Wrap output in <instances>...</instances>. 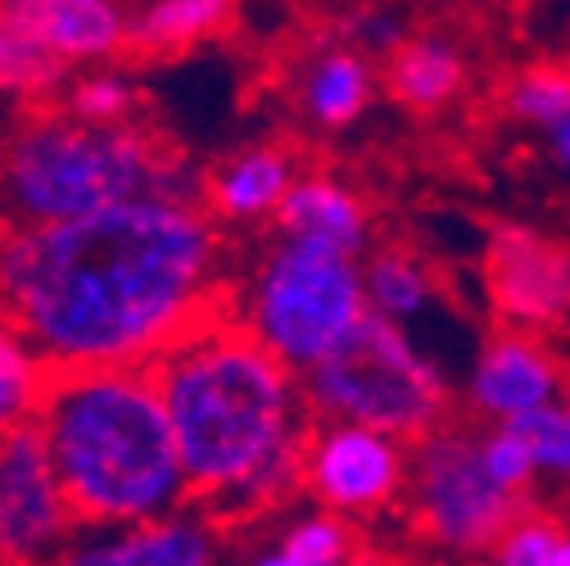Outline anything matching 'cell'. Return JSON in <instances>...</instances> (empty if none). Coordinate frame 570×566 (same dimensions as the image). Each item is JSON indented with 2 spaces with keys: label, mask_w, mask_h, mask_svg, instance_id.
I'll return each mask as SVG.
<instances>
[{
  "label": "cell",
  "mask_w": 570,
  "mask_h": 566,
  "mask_svg": "<svg viewBox=\"0 0 570 566\" xmlns=\"http://www.w3.org/2000/svg\"><path fill=\"white\" fill-rule=\"evenodd\" d=\"M218 232L195 195H136L0 241V304L55 368H155L213 313Z\"/></svg>",
  "instance_id": "obj_1"
},
{
  "label": "cell",
  "mask_w": 570,
  "mask_h": 566,
  "mask_svg": "<svg viewBox=\"0 0 570 566\" xmlns=\"http://www.w3.org/2000/svg\"><path fill=\"white\" fill-rule=\"evenodd\" d=\"M190 499L213 521H249L304 485L308 390L236 318L208 313L155 363Z\"/></svg>",
  "instance_id": "obj_2"
},
{
  "label": "cell",
  "mask_w": 570,
  "mask_h": 566,
  "mask_svg": "<svg viewBox=\"0 0 570 566\" xmlns=\"http://www.w3.org/2000/svg\"><path fill=\"white\" fill-rule=\"evenodd\" d=\"M37 421L82 526L155 521L195 504L155 368L50 372Z\"/></svg>",
  "instance_id": "obj_3"
},
{
  "label": "cell",
  "mask_w": 570,
  "mask_h": 566,
  "mask_svg": "<svg viewBox=\"0 0 570 566\" xmlns=\"http://www.w3.org/2000/svg\"><path fill=\"white\" fill-rule=\"evenodd\" d=\"M155 191L195 195V177L131 123L37 118L0 150V204L14 227L63 223Z\"/></svg>",
  "instance_id": "obj_4"
},
{
  "label": "cell",
  "mask_w": 570,
  "mask_h": 566,
  "mask_svg": "<svg viewBox=\"0 0 570 566\" xmlns=\"http://www.w3.org/2000/svg\"><path fill=\"white\" fill-rule=\"evenodd\" d=\"M363 313L367 281L358 254L317 236L281 232L240 286L232 318L304 377L363 322Z\"/></svg>",
  "instance_id": "obj_5"
},
{
  "label": "cell",
  "mask_w": 570,
  "mask_h": 566,
  "mask_svg": "<svg viewBox=\"0 0 570 566\" xmlns=\"http://www.w3.org/2000/svg\"><path fill=\"white\" fill-rule=\"evenodd\" d=\"M304 390L317 417L363 421L407 445L444 427L449 417L444 368L416 349L403 322L372 309L313 372H304Z\"/></svg>",
  "instance_id": "obj_6"
},
{
  "label": "cell",
  "mask_w": 570,
  "mask_h": 566,
  "mask_svg": "<svg viewBox=\"0 0 570 566\" xmlns=\"http://www.w3.org/2000/svg\"><path fill=\"white\" fill-rule=\"evenodd\" d=\"M407 494L421 530L458 557L493 553L503 530L525 513V494H512L489 476L480 436L462 427H435L416 440L407 462Z\"/></svg>",
  "instance_id": "obj_7"
},
{
  "label": "cell",
  "mask_w": 570,
  "mask_h": 566,
  "mask_svg": "<svg viewBox=\"0 0 570 566\" xmlns=\"http://www.w3.org/2000/svg\"><path fill=\"white\" fill-rule=\"evenodd\" d=\"M78 526L41 421H23L0 436V562L50 566L73 544Z\"/></svg>",
  "instance_id": "obj_8"
},
{
  "label": "cell",
  "mask_w": 570,
  "mask_h": 566,
  "mask_svg": "<svg viewBox=\"0 0 570 566\" xmlns=\"http://www.w3.org/2000/svg\"><path fill=\"white\" fill-rule=\"evenodd\" d=\"M407 462V440L363 421H326L304 445V485L340 517H372L403 494Z\"/></svg>",
  "instance_id": "obj_9"
},
{
  "label": "cell",
  "mask_w": 570,
  "mask_h": 566,
  "mask_svg": "<svg viewBox=\"0 0 570 566\" xmlns=\"http://www.w3.org/2000/svg\"><path fill=\"white\" fill-rule=\"evenodd\" d=\"M484 291L517 331L570 326V250L534 227H498L484 250Z\"/></svg>",
  "instance_id": "obj_10"
},
{
  "label": "cell",
  "mask_w": 570,
  "mask_h": 566,
  "mask_svg": "<svg viewBox=\"0 0 570 566\" xmlns=\"http://www.w3.org/2000/svg\"><path fill=\"white\" fill-rule=\"evenodd\" d=\"M570 377L557 353L534 331H498L484 340L466 372V399L484 421H521L557 399H566Z\"/></svg>",
  "instance_id": "obj_11"
},
{
  "label": "cell",
  "mask_w": 570,
  "mask_h": 566,
  "mask_svg": "<svg viewBox=\"0 0 570 566\" xmlns=\"http://www.w3.org/2000/svg\"><path fill=\"white\" fill-rule=\"evenodd\" d=\"M50 566H218V521L199 504L131 526H82Z\"/></svg>",
  "instance_id": "obj_12"
},
{
  "label": "cell",
  "mask_w": 570,
  "mask_h": 566,
  "mask_svg": "<svg viewBox=\"0 0 570 566\" xmlns=\"http://www.w3.org/2000/svg\"><path fill=\"white\" fill-rule=\"evenodd\" d=\"M0 19L41 41L63 68L114 59L131 41L122 0H0Z\"/></svg>",
  "instance_id": "obj_13"
},
{
  "label": "cell",
  "mask_w": 570,
  "mask_h": 566,
  "mask_svg": "<svg viewBox=\"0 0 570 566\" xmlns=\"http://www.w3.org/2000/svg\"><path fill=\"white\" fill-rule=\"evenodd\" d=\"M295 159L276 146H249L223 159L204 182V204L223 223H263L276 218L285 191L295 186Z\"/></svg>",
  "instance_id": "obj_14"
},
{
  "label": "cell",
  "mask_w": 570,
  "mask_h": 566,
  "mask_svg": "<svg viewBox=\"0 0 570 566\" xmlns=\"http://www.w3.org/2000/svg\"><path fill=\"white\" fill-rule=\"evenodd\" d=\"M276 227L285 236H317V241L344 245L353 254H363L367 236H372V218H367L363 195L348 182L326 177V173L295 177V186L285 191V199L276 208Z\"/></svg>",
  "instance_id": "obj_15"
},
{
  "label": "cell",
  "mask_w": 570,
  "mask_h": 566,
  "mask_svg": "<svg viewBox=\"0 0 570 566\" xmlns=\"http://www.w3.org/2000/svg\"><path fill=\"white\" fill-rule=\"evenodd\" d=\"M372 96H376V68L353 46H331V50L313 55L308 68L299 74V105L326 131L358 123L367 114Z\"/></svg>",
  "instance_id": "obj_16"
},
{
  "label": "cell",
  "mask_w": 570,
  "mask_h": 566,
  "mask_svg": "<svg viewBox=\"0 0 570 566\" xmlns=\"http://www.w3.org/2000/svg\"><path fill=\"white\" fill-rule=\"evenodd\" d=\"M466 82V59L449 37H407L385 59V87L403 109L440 114Z\"/></svg>",
  "instance_id": "obj_17"
},
{
  "label": "cell",
  "mask_w": 570,
  "mask_h": 566,
  "mask_svg": "<svg viewBox=\"0 0 570 566\" xmlns=\"http://www.w3.org/2000/svg\"><path fill=\"white\" fill-rule=\"evenodd\" d=\"M240 0H146L131 14V46L150 55H177L232 28Z\"/></svg>",
  "instance_id": "obj_18"
},
{
  "label": "cell",
  "mask_w": 570,
  "mask_h": 566,
  "mask_svg": "<svg viewBox=\"0 0 570 566\" xmlns=\"http://www.w3.org/2000/svg\"><path fill=\"white\" fill-rule=\"evenodd\" d=\"M50 363L37 353V344L23 335V326L0 304V436L37 421L46 386H50Z\"/></svg>",
  "instance_id": "obj_19"
},
{
  "label": "cell",
  "mask_w": 570,
  "mask_h": 566,
  "mask_svg": "<svg viewBox=\"0 0 570 566\" xmlns=\"http://www.w3.org/2000/svg\"><path fill=\"white\" fill-rule=\"evenodd\" d=\"M363 281H367V309L372 313H385L394 322H416L431 313L435 304V276L416 254L407 250H381L367 258L363 267Z\"/></svg>",
  "instance_id": "obj_20"
},
{
  "label": "cell",
  "mask_w": 570,
  "mask_h": 566,
  "mask_svg": "<svg viewBox=\"0 0 570 566\" xmlns=\"http://www.w3.org/2000/svg\"><path fill=\"white\" fill-rule=\"evenodd\" d=\"M508 114L525 127L552 131L570 118V64H534L508 82Z\"/></svg>",
  "instance_id": "obj_21"
},
{
  "label": "cell",
  "mask_w": 570,
  "mask_h": 566,
  "mask_svg": "<svg viewBox=\"0 0 570 566\" xmlns=\"http://www.w3.org/2000/svg\"><path fill=\"white\" fill-rule=\"evenodd\" d=\"M281 548L291 553L299 566H353V557H358L348 521L331 508L299 517L291 530L281 535Z\"/></svg>",
  "instance_id": "obj_22"
},
{
  "label": "cell",
  "mask_w": 570,
  "mask_h": 566,
  "mask_svg": "<svg viewBox=\"0 0 570 566\" xmlns=\"http://www.w3.org/2000/svg\"><path fill=\"white\" fill-rule=\"evenodd\" d=\"M63 74V64L32 41L28 32H19L14 23L0 19V91H46L55 87V78Z\"/></svg>",
  "instance_id": "obj_23"
},
{
  "label": "cell",
  "mask_w": 570,
  "mask_h": 566,
  "mask_svg": "<svg viewBox=\"0 0 570 566\" xmlns=\"http://www.w3.org/2000/svg\"><path fill=\"white\" fill-rule=\"evenodd\" d=\"M480 458H484L489 476L512 494H525L539 480L534 449H530V440H525V431L517 427V421H493V427L480 436Z\"/></svg>",
  "instance_id": "obj_24"
},
{
  "label": "cell",
  "mask_w": 570,
  "mask_h": 566,
  "mask_svg": "<svg viewBox=\"0 0 570 566\" xmlns=\"http://www.w3.org/2000/svg\"><path fill=\"white\" fill-rule=\"evenodd\" d=\"M131 109H136V87L118 68H96L68 91V114L82 123H127Z\"/></svg>",
  "instance_id": "obj_25"
},
{
  "label": "cell",
  "mask_w": 570,
  "mask_h": 566,
  "mask_svg": "<svg viewBox=\"0 0 570 566\" xmlns=\"http://www.w3.org/2000/svg\"><path fill=\"white\" fill-rule=\"evenodd\" d=\"M517 427L525 431L530 449H534V462H539V476H552L561 485H570V394L521 417Z\"/></svg>",
  "instance_id": "obj_26"
},
{
  "label": "cell",
  "mask_w": 570,
  "mask_h": 566,
  "mask_svg": "<svg viewBox=\"0 0 570 566\" xmlns=\"http://www.w3.org/2000/svg\"><path fill=\"white\" fill-rule=\"evenodd\" d=\"M561 539H566L561 521L539 517V513H521L503 530V539L493 544V566H548L552 553L561 548Z\"/></svg>",
  "instance_id": "obj_27"
},
{
  "label": "cell",
  "mask_w": 570,
  "mask_h": 566,
  "mask_svg": "<svg viewBox=\"0 0 570 566\" xmlns=\"http://www.w3.org/2000/svg\"><path fill=\"white\" fill-rule=\"evenodd\" d=\"M407 28H403V14L399 10H367V14H358V23H353V37H358L363 46H367V55L376 50V55H394L407 37H403Z\"/></svg>",
  "instance_id": "obj_28"
},
{
  "label": "cell",
  "mask_w": 570,
  "mask_h": 566,
  "mask_svg": "<svg viewBox=\"0 0 570 566\" xmlns=\"http://www.w3.org/2000/svg\"><path fill=\"white\" fill-rule=\"evenodd\" d=\"M548 150H552V159H557V168L570 177V118H561L552 131H548Z\"/></svg>",
  "instance_id": "obj_29"
},
{
  "label": "cell",
  "mask_w": 570,
  "mask_h": 566,
  "mask_svg": "<svg viewBox=\"0 0 570 566\" xmlns=\"http://www.w3.org/2000/svg\"><path fill=\"white\" fill-rule=\"evenodd\" d=\"M249 566H299V562H295V557H291V553H285V548H281V544H276V548H272V553H258V557H254V562H249Z\"/></svg>",
  "instance_id": "obj_30"
},
{
  "label": "cell",
  "mask_w": 570,
  "mask_h": 566,
  "mask_svg": "<svg viewBox=\"0 0 570 566\" xmlns=\"http://www.w3.org/2000/svg\"><path fill=\"white\" fill-rule=\"evenodd\" d=\"M548 566H570V530H566V539H561V548L552 553V562Z\"/></svg>",
  "instance_id": "obj_31"
},
{
  "label": "cell",
  "mask_w": 570,
  "mask_h": 566,
  "mask_svg": "<svg viewBox=\"0 0 570 566\" xmlns=\"http://www.w3.org/2000/svg\"><path fill=\"white\" fill-rule=\"evenodd\" d=\"M543 6H548V10H557V14H566V19H570V0H543Z\"/></svg>",
  "instance_id": "obj_32"
}]
</instances>
